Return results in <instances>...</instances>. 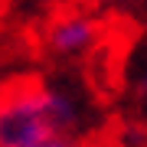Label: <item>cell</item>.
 Wrapping results in <instances>:
<instances>
[{"mask_svg": "<svg viewBox=\"0 0 147 147\" xmlns=\"http://www.w3.org/2000/svg\"><path fill=\"white\" fill-rule=\"evenodd\" d=\"M88 105L59 82H13L0 92V147H36L49 137H79Z\"/></svg>", "mask_w": 147, "mask_h": 147, "instance_id": "6da1fadb", "label": "cell"}, {"mask_svg": "<svg viewBox=\"0 0 147 147\" xmlns=\"http://www.w3.org/2000/svg\"><path fill=\"white\" fill-rule=\"evenodd\" d=\"M101 42V20L85 10H59L42 26V49L59 62L88 56Z\"/></svg>", "mask_w": 147, "mask_h": 147, "instance_id": "7a4b0ae2", "label": "cell"}, {"mask_svg": "<svg viewBox=\"0 0 147 147\" xmlns=\"http://www.w3.org/2000/svg\"><path fill=\"white\" fill-rule=\"evenodd\" d=\"M36 147H82L79 137H49V141H42Z\"/></svg>", "mask_w": 147, "mask_h": 147, "instance_id": "3957f363", "label": "cell"}, {"mask_svg": "<svg viewBox=\"0 0 147 147\" xmlns=\"http://www.w3.org/2000/svg\"><path fill=\"white\" fill-rule=\"evenodd\" d=\"M98 3H105V7H131L137 0H98Z\"/></svg>", "mask_w": 147, "mask_h": 147, "instance_id": "277c9868", "label": "cell"}, {"mask_svg": "<svg viewBox=\"0 0 147 147\" xmlns=\"http://www.w3.org/2000/svg\"><path fill=\"white\" fill-rule=\"evenodd\" d=\"M13 3H39V0H13Z\"/></svg>", "mask_w": 147, "mask_h": 147, "instance_id": "5b68a950", "label": "cell"}]
</instances>
